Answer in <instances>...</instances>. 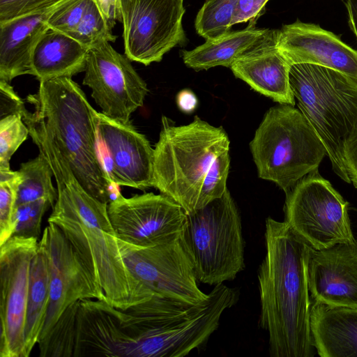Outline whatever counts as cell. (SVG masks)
<instances>
[{
	"instance_id": "32",
	"label": "cell",
	"mask_w": 357,
	"mask_h": 357,
	"mask_svg": "<svg viewBox=\"0 0 357 357\" xmlns=\"http://www.w3.org/2000/svg\"><path fill=\"white\" fill-rule=\"evenodd\" d=\"M229 151L220 154L208 169L201 190L199 209L221 197L227 191V180L229 170Z\"/></svg>"
},
{
	"instance_id": "19",
	"label": "cell",
	"mask_w": 357,
	"mask_h": 357,
	"mask_svg": "<svg viewBox=\"0 0 357 357\" xmlns=\"http://www.w3.org/2000/svg\"><path fill=\"white\" fill-rule=\"evenodd\" d=\"M279 29H268L230 68L234 76L279 104L295 105L289 83L291 65L278 47Z\"/></svg>"
},
{
	"instance_id": "1",
	"label": "cell",
	"mask_w": 357,
	"mask_h": 357,
	"mask_svg": "<svg viewBox=\"0 0 357 357\" xmlns=\"http://www.w3.org/2000/svg\"><path fill=\"white\" fill-rule=\"evenodd\" d=\"M266 253L258 271L259 326L271 357H312V302L307 280L310 247L285 222L266 220Z\"/></svg>"
},
{
	"instance_id": "31",
	"label": "cell",
	"mask_w": 357,
	"mask_h": 357,
	"mask_svg": "<svg viewBox=\"0 0 357 357\" xmlns=\"http://www.w3.org/2000/svg\"><path fill=\"white\" fill-rule=\"evenodd\" d=\"M51 206L45 199L18 205L13 214V235L39 239L43 215ZM40 240V239H39Z\"/></svg>"
},
{
	"instance_id": "20",
	"label": "cell",
	"mask_w": 357,
	"mask_h": 357,
	"mask_svg": "<svg viewBox=\"0 0 357 357\" xmlns=\"http://www.w3.org/2000/svg\"><path fill=\"white\" fill-rule=\"evenodd\" d=\"M131 345L122 326L121 309L106 301H80L74 357H129Z\"/></svg>"
},
{
	"instance_id": "29",
	"label": "cell",
	"mask_w": 357,
	"mask_h": 357,
	"mask_svg": "<svg viewBox=\"0 0 357 357\" xmlns=\"http://www.w3.org/2000/svg\"><path fill=\"white\" fill-rule=\"evenodd\" d=\"M69 36L89 49L102 41L114 42L117 38L96 0H89L81 21Z\"/></svg>"
},
{
	"instance_id": "9",
	"label": "cell",
	"mask_w": 357,
	"mask_h": 357,
	"mask_svg": "<svg viewBox=\"0 0 357 357\" xmlns=\"http://www.w3.org/2000/svg\"><path fill=\"white\" fill-rule=\"evenodd\" d=\"M348 205L317 169L286 194L284 221L315 250L354 242Z\"/></svg>"
},
{
	"instance_id": "14",
	"label": "cell",
	"mask_w": 357,
	"mask_h": 357,
	"mask_svg": "<svg viewBox=\"0 0 357 357\" xmlns=\"http://www.w3.org/2000/svg\"><path fill=\"white\" fill-rule=\"evenodd\" d=\"M111 223L119 239L151 247L181 238L186 213L170 197L152 192L126 198L120 192L107 206Z\"/></svg>"
},
{
	"instance_id": "41",
	"label": "cell",
	"mask_w": 357,
	"mask_h": 357,
	"mask_svg": "<svg viewBox=\"0 0 357 357\" xmlns=\"http://www.w3.org/2000/svg\"><path fill=\"white\" fill-rule=\"evenodd\" d=\"M349 24L357 39V0H347Z\"/></svg>"
},
{
	"instance_id": "28",
	"label": "cell",
	"mask_w": 357,
	"mask_h": 357,
	"mask_svg": "<svg viewBox=\"0 0 357 357\" xmlns=\"http://www.w3.org/2000/svg\"><path fill=\"white\" fill-rule=\"evenodd\" d=\"M238 0H206L198 11L195 27L197 33L211 40L231 31V19Z\"/></svg>"
},
{
	"instance_id": "25",
	"label": "cell",
	"mask_w": 357,
	"mask_h": 357,
	"mask_svg": "<svg viewBox=\"0 0 357 357\" xmlns=\"http://www.w3.org/2000/svg\"><path fill=\"white\" fill-rule=\"evenodd\" d=\"M50 298V278L48 257L44 243L39 240L31 260L29 273L24 347L29 356L38 344L43 331Z\"/></svg>"
},
{
	"instance_id": "22",
	"label": "cell",
	"mask_w": 357,
	"mask_h": 357,
	"mask_svg": "<svg viewBox=\"0 0 357 357\" xmlns=\"http://www.w3.org/2000/svg\"><path fill=\"white\" fill-rule=\"evenodd\" d=\"M312 342L321 357H357V307L312 302Z\"/></svg>"
},
{
	"instance_id": "35",
	"label": "cell",
	"mask_w": 357,
	"mask_h": 357,
	"mask_svg": "<svg viewBox=\"0 0 357 357\" xmlns=\"http://www.w3.org/2000/svg\"><path fill=\"white\" fill-rule=\"evenodd\" d=\"M60 0H0V23L47 8Z\"/></svg>"
},
{
	"instance_id": "4",
	"label": "cell",
	"mask_w": 357,
	"mask_h": 357,
	"mask_svg": "<svg viewBox=\"0 0 357 357\" xmlns=\"http://www.w3.org/2000/svg\"><path fill=\"white\" fill-rule=\"evenodd\" d=\"M238 291L215 285L198 303L153 296L121 310L122 326L132 340L129 357H183L204 345L223 312L238 300Z\"/></svg>"
},
{
	"instance_id": "30",
	"label": "cell",
	"mask_w": 357,
	"mask_h": 357,
	"mask_svg": "<svg viewBox=\"0 0 357 357\" xmlns=\"http://www.w3.org/2000/svg\"><path fill=\"white\" fill-rule=\"evenodd\" d=\"M29 135L27 126L20 114L6 116L0 120V171H9L13 155Z\"/></svg>"
},
{
	"instance_id": "40",
	"label": "cell",
	"mask_w": 357,
	"mask_h": 357,
	"mask_svg": "<svg viewBox=\"0 0 357 357\" xmlns=\"http://www.w3.org/2000/svg\"><path fill=\"white\" fill-rule=\"evenodd\" d=\"M176 103L182 112L190 114L197 108L198 100L192 91L183 89L177 94Z\"/></svg>"
},
{
	"instance_id": "23",
	"label": "cell",
	"mask_w": 357,
	"mask_h": 357,
	"mask_svg": "<svg viewBox=\"0 0 357 357\" xmlns=\"http://www.w3.org/2000/svg\"><path fill=\"white\" fill-rule=\"evenodd\" d=\"M89 50L70 36L49 29L32 54L33 76L41 82L84 72Z\"/></svg>"
},
{
	"instance_id": "8",
	"label": "cell",
	"mask_w": 357,
	"mask_h": 357,
	"mask_svg": "<svg viewBox=\"0 0 357 357\" xmlns=\"http://www.w3.org/2000/svg\"><path fill=\"white\" fill-rule=\"evenodd\" d=\"M181 240L199 282L222 284L245 268L241 217L228 190L203 208L186 213Z\"/></svg>"
},
{
	"instance_id": "27",
	"label": "cell",
	"mask_w": 357,
	"mask_h": 357,
	"mask_svg": "<svg viewBox=\"0 0 357 357\" xmlns=\"http://www.w3.org/2000/svg\"><path fill=\"white\" fill-rule=\"evenodd\" d=\"M79 302L70 305L48 333L38 340L40 357H74Z\"/></svg>"
},
{
	"instance_id": "13",
	"label": "cell",
	"mask_w": 357,
	"mask_h": 357,
	"mask_svg": "<svg viewBox=\"0 0 357 357\" xmlns=\"http://www.w3.org/2000/svg\"><path fill=\"white\" fill-rule=\"evenodd\" d=\"M38 242L13 236L0 245V357H27L24 328L29 273Z\"/></svg>"
},
{
	"instance_id": "34",
	"label": "cell",
	"mask_w": 357,
	"mask_h": 357,
	"mask_svg": "<svg viewBox=\"0 0 357 357\" xmlns=\"http://www.w3.org/2000/svg\"><path fill=\"white\" fill-rule=\"evenodd\" d=\"M89 0H65L47 20L50 29L70 35L81 21Z\"/></svg>"
},
{
	"instance_id": "7",
	"label": "cell",
	"mask_w": 357,
	"mask_h": 357,
	"mask_svg": "<svg viewBox=\"0 0 357 357\" xmlns=\"http://www.w3.org/2000/svg\"><path fill=\"white\" fill-rule=\"evenodd\" d=\"M250 148L259 177L275 183L285 194L318 169L326 155L305 116L287 104H279L266 112Z\"/></svg>"
},
{
	"instance_id": "21",
	"label": "cell",
	"mask_w": 357,
	"mask_h": 357,
	"mask_svg": "<svg viewBox=\"0 0 357 357\" xmlns=\"http://www.w3.org/2000/svg\"><path fill=\"white\" fill-rule=\"evenodd\" d=\"M64 1L0 23V80L10 83L20 75H33V50L50 29L49 17Z\"/></svg>"
},
{
	"instance_id": "11",
	"label": "cell",
	"mask_w": 357,
	"mask_h": 357,
	"mask_svg": "<svg viewBox=\"0 0 357 357\" xmlns=\"http://www.w3.org/2000/svg\"><path fill=\"white\" fill-rule=\"evenodd\" d=\"M118 243L132 274L153 296L190 303L208 298L198 287L192 263L181 238L151 247L137 246L119 238Z\"/></svg>"
},
{
	"instance_id": "15",
	"label": "cell",
	"mask_w": 357,
	"mask_h": 357,
	"mask_svg": "<svg viewBox=\"0 0 357 357\" xmlns=\"http://www.w3.org/2000/svg\"><path fill=\"white\" fill-rule=\"evenodd\" d=\"M40 240L45 246L48 257L50 298L39 340L48 333L73 303L85 299L106 301L103 289L55 224L48 222Z\"/></svg>"
},
{
	"instance_id": "38",
	"label": "cell",
	"mask_w": 357,
	"mask_h": 357,
	"mask_svg": "<svg viewBox=\"0 0 357 357\" xmlns=\"http://www.w3.org/2000/svg\"><path fill=\"white\" fill-rule=\"evenodd\" d=\"M344 162L351 183L357 188V126L345 143Z\"/></svg>"
},
{
	"instance_id": "33",
	"label": "cell",
	"mask_w": 357,
	"mask_h": 357,
	"mask_svg": "<svg viewBox=\"0 0 357 357\" xmlns=\"http://www.w3.org/2000/svg\"><path fill=\"white\" fill-rule=\"evenodd\" d=\"M17 171H0V245L13 235Z\"/></svg>"
},
{
	"instance_id": "17",
	"label": "cell",
	"mask_w": 357,
	"mask_h": 357,
	"mask_svg": "<svg viewBox=\"0 0 357 357\" xmlns=\"http://www.w3.org/2000/svg\"><path fill=\"white\" fill-rule=\"evenodd\" d=\"M307 280L313 302L357 307V241L310 248Z\"/></svg>"
},
{
	"instance_id": "3",
	"label": "cell",
	"mask_w": 357,
	"mask_h": 357,
	"mask_svg": "<svg viewBox=\"0 0 357 357\" xmlns=\"http://www.w3.org/2000/svg\"><path fill=\"white\" fill-rule=\"evenodd\" d=\"M33 118L61 152L79 182L95 199L108 204L120 192L114 189L100 151L96 111L72 77L40 82L27 96Z\"/></svg>"
},
{
	"instance_id": "37",
	"label": "cell",
	"mask_w": 357,
	"mask_h": 357,
	"mask_svg": "<svg viewBox=\"0 0 357 357\" xmlns=\"http://www.w3.org/2000/svg\"><path fill=\"white\" fill-rule=\"evenodd\" d=\"M26 111L23 101L10 83L0 80L1 119L12 114H20L22 116Z\"/></svg>"
},
{
	"instance_id": "5",
	"label": "cell",
	"mask_w": 357,
	"mask_h": 357,
	"mask_svg": "<svg viewBox=\"0 0 357 357\" xmlns=\"http://www.w3.org/2000/svg\"><path fill=\"white\" fill-rule=\"evenodd\" d=\"M222 127L195 116L192 122L175 126L165 116L154 148L153 187L190 213L199 209L206 174L214 160L229 149Z\"/></svg>"
},
{
	"instance_id": "39",
	"label": "cell",
	"mask_w": 357,
	"mask_h": 357,
	"mask_svg": "<svg viewBox=\"0 0 357 357\" xmlns=\"http://www.w3.org/2000/svg\"><path fill=\"white\" fill-rule=\"evenodd\" d=\"M109 26L113 29L116 22H120L118 0H96Z\"/></svg>"
},
{
	"instance_id": "2",
	"label": "cell",
	"mask_w": 357,
	"mask_h": 357,
	"mask_svg": "<svg viewBox=\"0 0 357 357\" xmlns=\"http://www.w3.org/2000/svg\"><path fill=\"white\" fill-rule=\"evenodd\" d=\"M49 163L57 198L48 222L62 231L103 289L107 302L126 310L153 297L126 264L108 215V204L86 192L63 155L54 156Z\"/></svg>"
},
{
	"instance_id": "42",
	"label": "cell",
	"mask_w": 357,
	"mask_h": 357,
	"mask_svg": "<svg viewBox=\"0 0 357 357\" xmlns=\"http://www.w3.org/2000/svg\"><path fill=\"white\" fill-rule=\"evenodd\" d=\"M119 0H118V2H119Z\"/></svg>"
},
{
	"instance_id": "36",
	"label": "cell",
	"mask_w": 357,
	"mask_h": 357,
	"mask_svg": "<svg viewBox=\"0 0 357 357\" xmlns=\"http://www.w3.org/2000/svg\"><path fill=\"white\" fill-rule=\"evenodd\" d=\"M269 0H238L235 8L231 26L249 22L256 24L257 20L265 12V6Z\"/></svg>"
},
{
	"instance_id": "24",
	"label": "cell",
	"mask_w": 357,
	"mask_h": 357,
	"mask_svg": "<svg viewBox=\"0 0 357 357\" xmlns=\"http://www.w3.org/2000/svg\"><path fill=\"white\" fill-rule=\"evenodd\" d=\"M249 23L242 30L229 32L211 40L192 50H183L185 65L195 70H207L216 66L230 68L245 51L256 44L268 29H258Z\"/></svg>"
},
{
	"instance_id": "6",
	"label": "cell",
	"mask_w": 357,
	"mask_h": 357,
	"mask_svg": "<svg viewBox=\"0 0 357 357\" xmlns=\"http://www.w3.org/2000/svg\"><path fill=\"white\" fill-rule=\"evenodd\" d=\"M289 83L298 109L326 148L333 170L350 183L344 148L357 126V82L329 68L296 63L290 68Z\"/></svg>"
},
{
	"instance_id": "18",
	"label": "cell",
	"mask_w": 357,
	"mask_h": 357,
	"mask_svg": "<svg viewBox=\"0 0 357 357\" xmlns=\"http://www.w3.org/2000/svg\"><path fill=\"white\" fill-rule=\"evenodd\" d=\"M278 47L291 65L324 66L357 82V50L318 24L296 20L283 25L279 29Z\"/></svg>"
},
{
	"instance_id": "10",
	"label": "cell",
	"mask_w": 357,
	"mask_h": 357,
	"mask_svg": "<svg viewBox=\"0 0 357 357\" xmlns=\"http://www.w3.org/2000/svg\"><path fill=\"white\" fill-rule=\"evenodd\" d=\"M125 54L148 66L159 62L187 38L182 20L183 0H119Z\"/></svg>"
},
{
	"instance_id": "26",
	"label": "cell",
	"mask_w": 357,
	"mask_h": 357,
	"mask_svg": "<svg viewBox=\"0 0 357 357\" xmlns=\"http://www.w3.org/2000/svg\"><path fill=\"white\" fill-rule=\"evenodd\" d=\"M17 174L15 207L41 199H47L54 206L57 198V190L52 183L54 175L40 153L34 159L22 163Z\"/></svg>"
},
{
	"instance_id": "12",
	"label": "cell",
	"mask_w": 357,
	"mask_h": 357,
	"mask_svg": "<svg viewBox=\"0 0 357 357\" xmlns=\"http://www.w3.org/2000/svg\"><path fill=\"white\" fill-rule=\"evenodd\" d=\"M82 83L91 89V97L103 114L126 124L143 106L149 91L130 60L108 41L89 50Z\"/></svg>"
},
{
	"instance_id": "16",
	"label": "cell",
	"mask_w": 357,
	"mask_h": 357,
	"mask_svg": "<svg viewBox=\"0 0 357 357\" xmlns=\"http://www.w3.org/2000/svg\"><path fill=\"white\" fill-rule=\"evenodd\" d=\"M96 121L100 151L114 185L144 190L153 187V149L146 137L132 124L122 123L102 112Z\"/></svg>"
}]
</instances>
